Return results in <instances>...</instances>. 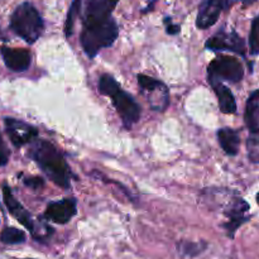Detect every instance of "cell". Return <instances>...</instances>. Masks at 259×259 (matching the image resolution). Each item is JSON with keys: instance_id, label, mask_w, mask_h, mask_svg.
I'll return each instance as SVG.
<instances>
[{"instance_id": "1", "label": "cell", "mask_w": 259, "mask_h": 259, "mask_svg": "<svg viewBox=\"0 0 259 259\" xmlns=\"http://www.w3.org/2000/svg\"><path fill=\"white\" fill-rule=\"evenodd\" d=\"M29 156L51 181L57 186L68 189L71 186V169L62 153L48 141H37L29 151Z\"/></svg>"}, {"instance_id": "2", "label": "cell", "mask_w": 259, "mask_h": 259, "mask_svg": "<svg viewBox=\"0 0 259 259\" xmlns=\"http://www.w3.org/2000/svg\"><path fill=\"white\" fill-rule=\"evenodd\" d=\"M99 93L111 98L113 105L120 115L124 125L128 129L141 118V106L132 95L121 89L118 81L111 75H103L99 80Z\"/></svg>"}, {"instance_id": "3", "label": "cell", "mask_w": 259, "mask_h": 259, "mask_svg": "<svg viewBox=\"0 0 259 259\" xmlns=\"http://www.w3.org/2000/svg\"><path fill=\"white\" fill-rule=\"evenodd\" d=\"M119 28L113 18L99 23L83 24L80 42L90 58L95 57L101 48L110 47L118 38Z\"/></svg>"}, {"instance_id": "4", "label": "cell", "mask_w": 259, "mask_h": 259, "mask_svg": "<svg viewBox=\"0 0 259 259\" xmlns=\"http://www.w3.org/2000/svg\"><path fill=\"white\" fill-rule=\"evenodd\" d=\"M10 28L15 34L32 45L42 35L45 24L38 10L30 3H23L12 14Z\"/></svg>"}, {"instance_id": "5", "label": "cell", "mask_w": 259, "mask_h": 259, "mask_svg": "<svg viewBox=\"0 0 259 259\" xmlns=\"http://www.w3.org/2000/svg\"><path fill=\"white\" fill-rule=\"evenodd\" d=\"M244 76V67L238 58L222 56L211 61L209 65V80H227L239 82Z\"/></svg>"}, {"instance_id": "6", "label": "cell", "mask_w": 259, "mask_h": 259, "mask_svg": "<svg viewBox=\"0 0 259 259\" xmlns=\"http://www.w3.org/2000/svg\"><path fill=\"white\" fill-rule=\"evenodd\" d=\"M243 2L250 4L254 0H206L200 5L199 14L196 18V25L200 29H206L214 25L220 17L223 10L229 9L235 3Z\"/></svg>"}, {"instance_id": "7", "label": "cell", "mask_w": 259, "mask_h": 259, "mask_svg": "<svg viewBox=\"0 0 259 259\" xmlns=\"http://www.w3.org/2000/svg\"><path fill=\"white\" fill-rule=\"evenodd\" d=\"M138 83L148 98L152 109L163 111L168 106V89L163 82L146 75H138Z\"/></svg>"}, {"instance_id": "8", "label": "cell", "mask_w": 259, "mask_h": 259, "mask_svg": "<svg viewBox=\"0 0 259 259\" xmlns=\"http://www.w3.org/2000/svg\"><path fill=\"white\" fill-rule=\"evenodd\" d=\"M207 50L212 51H232L238 55H244V40L235 32H219L206 42Z\"/></svg>"}, {"instance_id": "9", "label": "cell", "mask_w": 259, "mask_h": 259, "mask_svg": "<svg viewBox=\"0 0 259 259\" xmlns=\"http://www.w3.org/2000/svg\"><path fill=\"white\" fill-rule=\"evenodd\" d=\"M4 123L8 136L15 147L24 146L38 136L37 129L24 121L17 120L14 118H5Z\"/></svg>"}, {"instance_id": "10", "label": "cell", "mask_w": 259, "mask_h": 259, "mask_svg": "<svg viewBox=\"0 0 259 259\" xmlns=\"http://www.w3.org/2000/svg\"><path fill=\"white\" fill-rule=\"evenodd\" d=\"M77 212V202L75 199H65L62 201L51 202L45 211V218L56 224H67Z\"/></svg>"}, {"instance_id": "11", "label": "cell", "mask_w": 259, "mask_h": 259, "mask_svg": "<svg viewBox=\"0 0 259 259\" xmlns=\"http://www.w3.org/2000/svg\"><path fill=\"white\" fill-rule=\"evenodd\" d=\"M248 210H249V205L243 199H238L229 209L225 210V217L228 218V222L223 224V228L227 230L230 238H234L235 232L239 229L240 225L248 222L249 219Z\"/></svg>"}, {"instance_id": "12", "label": "cell", "mask_w": 259, "mask_h": 259, "mask_svg": "<svg viewBox=\"0 0 259 259\" xmlns=\"http://www.w3.org/2000/svg\"><path fill=\"white\" fill-rule=\"evenodd\" d=\"M119 0H88L83 24L104 22L111 18L114 8Z\"/></svg>"}, {"instance_id": "13", "label": "cell", "mask_w": 259, "mask_h": 259, "mask_svg": "<svg viewBox=\"0 0 259 259\" xmlns=\"http://www.w3.org/2000/svg\"><path fill=\"white\" fill-rule=\"evenodd\" d=\"M0 53H2L5 66L15 72H23V71L28 70L30 62H32L30 52L24 48H10L3 46L0 48Z\"/></svg>"}, {"instance_id": "14", "label": "cell", "mask_w": 259, "mask_h": 259, "mask_svg": "<svg viewBox=\"0 0 259 259\" xmlns=\"http://www.w3.org/2000/svg\"><path fill=\"white\" fill-rule=\"evenodd\" d=\"M3 190H4V202L5 205H7L9 212L18 220V222L20 223V224L23 225V227L27 228V229L32 233L33 238H34L35 234H37L34 220L32 219L29 212L22 206V204H20V202L13 196L12 191H10V189L7 186V185H4Z\"/></svg>"}, {"instance_id": "15", "label": "cell", "mask_w": 259, "mask_h": 259, "mask_svg": "<svg viewBox=\"0 0 259 259\" xmlns=\"http://www.w3.org/2000/svg\"><path fill=\"white\" fill-rule=\"evenodd\" d=\"M210 83L214 88L215 94L218 96L220 110L224 114H234L237 111V103H235L234 95L232 91L222 82H218L217 80H210Z\"/></svg>"}, {"instance_id": "16", "label": "cell", "mask_w": 259, "mask_h": 259, "mask_svg": "<svg viewBox=\"0 0 259 259\" xmlns=\"http://www.w3.org/2000/svg\"><path fill=\"white\" fill-rule=\"evenodd\" d=\"M218 139L219 144L224 152L229 156H235L239 152L240 147V138L239 134L230 128H223L218 132Z\"/></svg>"}, {"instance_id": "17", "label": "cell", "mask_w": 259, "mask_h": 259, "mask_svg": "<svg viewBox=\"0 0 259 259\" xmlns=\"http://www.w3.org/2000/svg\"><path fill=\"white\" fill-rule=\"evenodd\" d=\"M245 124L252 133L259 132V91L249 96L245 106Z\"/></svg>"}, {"instance_id": "18", "label": "cell", "mask_w": 259, "mask_h": 259, "mask_svg": "<svg viewBox=\"0 0 259 259\" xmlns=\"http://www.w3.org/2000/svg\"><path fill=\"white\" fill-rule=\"evenodd\" d=\"M207 248V244L205 242H189V240H181L177 243V250L184 257L194 258L201 254Z\"/></svg>"}, {"instance_id": "19", "label": "cell", "mask_w": 259, "mask_h": 259, "mask_svg": "<svg viewBox=\"0 0 259 259\" xmlns=\"http://www.w3.org/2000/svg\"><path fill=\"white\" fill-rule=\"evenodd\" d=\"M0 242L4 244H22L25 242V234L17 228H5L0 234Z\"/></svg>"}, {"instance_id": "20", "label": "cell", "mask_w": 259, "mask_h": 259, "mask_svg": "<svg viewBox=\"0 0 259 259\" xmlns=\"http://www.w3.org/2000/svg\"><path fill=\"white\" fill-rule=\"evenodd\" d=\"M81 3H82V0H73L72 4H71L70 7V10H68L67 19H66L65 23V34L67 38H70L73 33L75 20L77 19V17L80 15L81 12Z\"/></svg>"}, {"instance_id": "21", "label": "cell", "mask_w": 259, "mask_h": 259, "mask_svg": "<svg viewBox=\"0 0 259 259\" xmlns=\"http://www.w3.org/2000/svg\"><path fill=\"white\" fill-rule=\"evenodd\" d=\"M249 50L252 55H259V17L253 20L250 28Z\"/></svg>"}, {"instance_id": "22", "label": "cell", "mask_w": 259, "mask_h": 259, "mask_svg": "<svg viewBox=\"0 0 259 259\" xmlns=\"http://www.w3.org/2000/svg\"><path fill=\"white\" fill-rule=\"evenodd\" d=\"M248 151H249L250 159L259 163V132L253 133V136L248 141Z\"/></svg>"}, {"instance_id": "23", "label": "cell", "mask_w": 259, "mask_h": 259, "mask_svg": "<svg viewBox=\"0 0 259 259\" xmlns=\"http://www.w3.org/2000/svg\"><path fill=\"white\" fill-rule=\"evenodd\" d=\"M23 182H24L25 186L34 190H38L40 189V187L45 186V181H43L40 177H27V179L23 180Z\"/></svg>"}, {"instance_id": "24", "label": "cell", "mask_w": 259, "mask_h": 259, "mask_svg": "<svg viewBox=\"0 0 259 259\" xmlns=\"http://www.w3.org/2000/svg\"><path fill=\"white\" fill-rule=\"evenodd\" d=\"M9 149L5 146L4 141H3L2 136H0V167L5 166L8 163V159H9Z\"/></svg>"}, {"instance_id": "25", "label": "cell", "mask_w": 259, "mask_h": 259, "mask_svg": "<svg viewBox=\"0 0 259 259\" xmlns=\"http://www.w3.org/2000/svg\"><path fill=\"white\" fill-rule=\"evenodd\" d=\"M166 25H167V33H168V34H177V33L180 32V29H181L180 25L174 24L169 18H167L166 19Z\"/></svg>"}, {"instance_id": "26", "label": "cell", "mask_w": 259, "mask_h": 259, "mask_svg": "<svg viewBox=\"0 0 259 259\" xmlns=\"http://www.w3.org/2000/svg\"><path fill=\"white\" fill-rule=\"evenodd\" d=\"M257 202H258V205H259V192H258V195H257Z\"/></svg>"}, {"instance_id": "27", "label": "cell", "mask_w": 259, "mask_h": 259, "mask_svg": "<svg viewBox=\"0 0 259 259\" xmlns=\"http://www.w3.org/2000/svg\"><path fill=\"white\" fill-rule=\"evenodd\" d=\"M12 259H18V258H12ZM24 259H33V258H24Z\"/></svg>"}]
</instances>
